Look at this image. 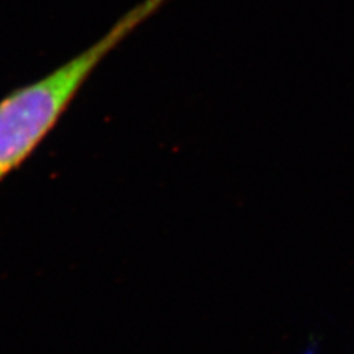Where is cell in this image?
Instances as JSON below:
<instances>
[{"label": "cell", "mask_w": 354, "mask_h": 354, "mask_svg": "<svg viewBox=\"0 0 354 354\" xmlns=\"http://www.w3.org/2000/svg\"><path fill=\"white\" fill-rule=\"evenodd\" d=\"M167 0H142L91 46L41 79L0 99V183L24 164L70 108L108 55L131 36Z\"/></svg>", "instance_id": "1"}]
</instances>
